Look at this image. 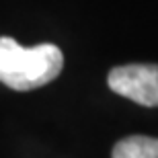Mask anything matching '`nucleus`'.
Returning a JSON list of instances; mask_svg holds the SVG:
<instances>
[{
	"label": "nucleus",
	"mask_w": 158,
	"mask_h": 158,
	"mask_svg": "<svg viewBox=\"0 0 158 158\" xmlns=\"http://www.w3.org/2000/svg\"><path fill=\"white\" fill-rule=\"evenodd\" d=\"M62 49L53 43L35 47L19 45L12 37H0V82L12 90H33L60 76Z\"/></svg>",
	"instance_id": "1"
},
{
	"label": "nucleus",
	"mask_w": 158,
	"mask_h": 158,
	"mask_svg": "<svg viewBox=\"0 0 158 158\" xmlns=\"http://www.w3.org/2000/svg\"><path fill=\"white\" fill-rule=\"evenodd\" d=\"M109 88L144 107H158V64H127L109 72Z\"/></svg>",
	"instance_id": "2"
},
{
	"label": "nucleus",
	"mask_w": 158,
	"mask_h": 158,
	"mask_svg": "<svg viewBox=\"0 0 158 158\" xmlns=\"http://www.w3.org/2000/svg\"><path fill=\"white\" fill-rule=\"evenodd\" d=\"M111 158H158V140L148 135H129L113 146Z\"/></svg>",
	"instance_id": "3"
}]
</instances>
